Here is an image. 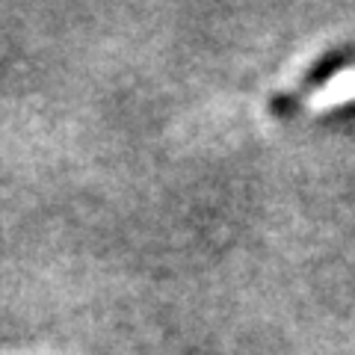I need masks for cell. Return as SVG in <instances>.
Returning <instances> with one entry per match:
<instances>
[{
	"instance_id": "1",
	"label": "cell",
	"mask_w": 355,
	"mask_h": 355,
	"mask_svg": "<svg viewBox=\"0 0 355 355\" xmlns=\"http://www.w3.org/2000/svg\"><path fill=\"white\" fill-rule=\"evenodd\" d=\"M355 101V69H343L340 74H335L329 83H323L311 95L308 107L323 113V110H335V107H343Z\"/></svg>"
}]
</instances>
